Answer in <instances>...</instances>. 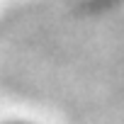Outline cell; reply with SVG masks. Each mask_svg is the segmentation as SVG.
Listing matches in <instances>:
<instances>
[{"mask_svg": "<svg viewBox=\"0 0 124 124\" xmlns=\"http://www.w3.org/2000/svg\"><path fill=\"white\" fill-rule=\"evenodd\" d=\"M3 124H32V122H3Z\"/></svg>", "mask_w": 124, "mask_h": 124, "instance_id": "cell-1", "label": "cell"}]
</instances>
